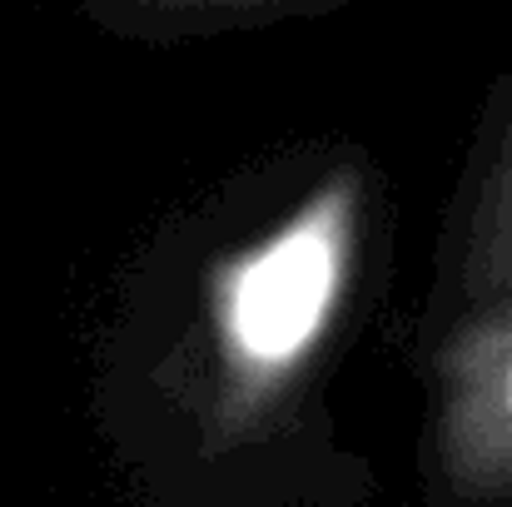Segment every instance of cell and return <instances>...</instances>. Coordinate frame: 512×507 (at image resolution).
Masks as SVG:
<instances>
[{"label": "cell", "mask_w": 512, "mask_h": 507, "mask_svg": "<svg viewBox=\"0 0 512 507\" xmlns=\"http://www.w3.org/2000/svg\"><path fill=\"white\" fill-rule=\"evenodd\" d=\"M368 179L334 165L289 214L229 249L204 279V383L219 438L259 433L339 338L358 279Z\"/></svg>", "instance_id": "cell-1"}, {"label": "cell", "mask_w": 512, "mask_h": 507, "mask_svg": "<svg viewBox=\"0 0 512 507\" xmlns=\"http://www.w3.org/2000/svg\"><path fill=\"white\" fill-rule=\"evenodd\" d=\"M438 468L458 498L512 493V289L463 309L438 348Z\"/></svg>", "instance_id": "cell-2"}, {"label": "cell", "mask_w": 512, "mask_h": 507, "mask_svg": "<svg viewBox=\"0 0 512 507\" xmlns=\"http://www.w3.org/2000/svg\"><path fill=\"white\" fill-rule=\"evenodd\" d=\"M458 289H463V309L493 304L512 289V110L473 189Z\"/></svg>", "instance_id": "cell-3"}, {"label": "cell", "mask_w": 512, "mask_h": 507, "mask_svg": "<svg viewBox=\"0 0 512 507\" xmlns=\"http://www.w3.org/2000/svg\"><path fill=\"white\" fill-rule=\"evenodd\" d=\"M115 10H135L145 20H170V25H209V20H249V15H274L314 0H110Z\"/></svg>", "instance_id": "cell-4"}]
</instances>
